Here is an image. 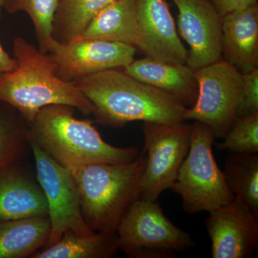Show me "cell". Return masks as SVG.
Segmentation results:
<instances>
[{
    "mask_svg": "<svg viewBox=\"0 0 258 258\" xmlns=\"http://www.w3.org/2000/svg\"><path fill=\"white\" fill-rule=\"evenodd\" d=\"M92 105L96 120L120 128L133 121H184L186 107L165 91L142 82L122 69L90 75L74 82Z\"/></svg>",
    "mask_w": 258,
    "mask_h": 258,
    "instance_id": "1",
    "label": "cell"
},
{
    "mask_svg": "<svg viewBox=\"0 0 258 258\" xmlns=\"http://www.w3.org/2000/svg\"><path fill=\"white\" fill-rule=\"evenodd\" d=\"M17 68L0 74V103L13 107L28 124L44 107L66 105L85 115L92 114V105L74 83L60 79L47 54L17 37L13 42Z\"/></svg>",
    "mask_w": 258,
    "mask_h": 258,
    "instance_id": "2",
    "label": "cell"
},
{
    "mask_svg": "<svg viewBox=\"0 0 258 258\" xmlns=\"http://www.w3.org/2000/svg\"><path fill=\"white\" fill-rule=\"evenodd\" d=\"M74 109L66 105L44 107L28 124V138L71 173L89 164H123L139 157L137 148L107 143L92 122L74 116Z\"/></svg>",
    "mask_w": 258,
    "mask_h": 258,
    "instance_id": "3",
    "label": "cell"
},
{
    "mask_svg": "<svg viewBox=\"0 0 258 258\" xmlns=\"http://www.w3.org/2000/svg\"><path fill=\"white\" fill-rule=\"evenodd\" d=\"M146 162L143 149L131 162L89 164L72 173L83 218L91 230L116 233L122 219L141 199Z\"/></svg>",
    "mask_w": 258,
    "mask_h": 258,
    "instance_id": "4",
    "label": "cell"
},
{
    "mask_svg": "<svg viewBox=\"0 0 258 258\" xmlns=\"http://www.w3.org/2000/svg\"><path fill=\"white\" fill-rule=\"evenodd\" d=\"M215 137L201 122L191 125L189 152L170 189L179 195L184 212H211L235 200L214 156Z\"/></svg>",
    "mask_w": 258,
    "mask_h": 258,
    "instance_id": "5",
    "label": "cell"
},
{
    "mask_svg": "<svg viewBox=\"0 0 258 258\" xmlns=\"http://www.w3.org/2000/svg\"><path fill=\"white\" fill-rule=\"evenodd\" d=\"M119 248L133 258H171L195 245L191 236L166 217L157 201L139 199L116 231Z\"/></svg>",
    "mask_w": 258,
    "mask_h": 258,
    "instance_id": "6",
    "label": "cell"
},
{
    "mask_svg": "<svg viewBox=\"0 0 258 258\" xmlns=\"http://www.w3.org/2000/svg\"><path fill=\"white\" fill-rule=\"evenodd\" d=\"M147 162L140 181L141 199L157 201L171 188L189 152L191 125L144 122Z\"/></svg>",
    "mask_w": 258,
    "mask_h": 258,
    "instance_id": "7",
    "label": "cell"
},
{
    "mask_svg": "<svg viewBox=\"0 0 258 258\" xmlns=\"http://www.w3.org/2000/svg\"><path fill=\"white\" fill-rule=\"evenodd\" d=\"M198 96L186 108L184 120L201 122L211 129L215 138L222 139L236 118L242 96V74L220 59L196 71Z\"/></svg>",
    "mask_w": 258,
    "mask_h": 258,
    "instance_id": "8",
    "label": "cell"
},
{
    "mask_svg": "<svg viewBox=\"0 0 258 258\" xmlns=\"http://www.w3.org/2000/svg\"><path fill=\"white\" fill-rule=\"evenodd\" d=\"M36 166L37 180L46 198L51 224L46 247L55 243L64 232L88 235V227L81 212L79 191L74 174L57 164L32 139L28 138Z\"/></svg>",
    "mask_w": 258,
    "mask_h": 258,
    "instance_id": "9",
    "label": "cell"
},
{
    "mask_svg": "<svg viewBox=\"0 0 258 258\" xmlns=\"http://www.w3.org/2000/svg\"><path fill=\"white\" fill-rule=\"evenodd\" d=\"M137 50L120 42L100 39L54 42L47 55L55 74L67 82L111 69H123L134 60Z\"/></svg>",
    "mask_w": 258,
    "mask_h": 258,
    "instance_id": "10",
    "label": "cell"
},
{
    "mask_svg": "<svg viewBox=\"0 0 258 258\" xmlns=\"http://www.w3.org/2000/svg\"><path fill=\"white\" fill-rule=\"evenodd\" d=\"M178 28L189 46L186 64L194 71L222 58V17L210 0H173Z\"/></svg>",
    "mask_w": 258,
    "mask_h": 258,
    "instance_id": "11",
    "label": "cell"
},
{
    "mask_svg": "<svg viewBox=\"0 0 258 258\" xmlns=\"http://www.w3.org/2000/svg\"><path fill=\"white\" fill-rule=\"evenodd\" d=\"M205 220L213 258H249L258 246V215L238 199L209 212Z\"/></svg>",
    "mask_w": 258,
    "mask_h": 258,
    "instance_id": "12",
    "label": "cell"
},
{
    "mask_svg": "<svg viewBox=\"0 0 258 258\" xmlns=\"http://www.w3.org/2000/svg\"><path fill=\"white\" fill-rule=\"evenodd\" d=\"M145 57L186 64L188 50L180 40L166 0H135Z\"/></svg>",
    "mask_w": 258,
    "mask_h": 258,
    "instance_id": "13",
    "label": "cell"
},
{
    "mask_svg": "<svg viewBox=\"0 0 258 258\" xmlns=\"http://www.w3.org/2000/svg\"><path fill=\"white\" fill-rule=\"evenodd\" d=\"M222 57L242 74L258 69V3L222 17Z\"/></svg>",
    "mask_w": 258,
    "mask_h": 258,
    "instance_id": "14",
    "label": "cell"
},
{
    "mask_svg": "<svg viewBox=\"0 0 258 258\" xmlns=\"http://www.w3.org/2000/svg\"><path fill=\"white\" fill-rule=\"evenodd\" d=\"M128 76L165 91L191 108L198 96L196 71L186 64L162 62L145 57L122 69Z\"/></svg>",
    "mask_w": 258,
    "mask_h": 258,
    "instance_id": "15",
    "label": "cell"
},
{
    "mask_svg": "<svg viewBox=\"0 0 258 258\" xmlns=\"http://www.w3.org/2000/svg\"><path fill=\"white\" fill-rule=\"evenodd\" d=\"M48 217V206L40 185L17 167L0 171V221Z\"/></svg>",
    "mask_w": 258,
    "mask_h": 258,
    "instance_id": "16",
    "label": "cell"
},
{
    "mask_svg": "<svg viewBox=\"0 0 258 258\" xmlns=\"http://www.w3.org/2000/svg\"><path fill=\"white\" fill-rule=\"evenodd\" d=\"M100 39L131 45L144 54L145 45L135 0H115L96 15L75 40Z\"/></svg>",
    "mask_w": 258,
    "mask_h": 258,
    "instance_id": "17",
    "label": "cell"
},
{
    "mask_svg": "<svg viewBox=\"0 0 258 258\" xmlns=\"http://www.w3.org/2000/svg\"><path fill=\"white\" fill-rule=\"evenodd\" d=\"M51 232L48 217L0 221V258H24L46 246Z\"/></svg>",
    "mask_w": 258,
    "mask_h": 258,
    "instance_id": "18",
    "label": "cell"
},
{
    "mask_svg": "<svg viewBox=\"0 0 258 258\" xmlns=\"http://www.w3.org/2000/svg\"><path fill=\"white\" fill-rule=\"evenodd\" d=\"M119 249L116 233L93 232L79 235L64 232L55 243L35 252L32 258H109Z\"/></svg>",
    "mask_w": 258,
    "mask_h": 258,
    "instance_id": "19",
    "label": "cell"
},
{
    "mask_svg": "<svg viewBox=\"0 0 258 258\" xmlns=\"http://www.w3.org/2000/svg\"><path fill=\"white\" fill-rule=\"evenodd\" d=\"M115 0H57L52 36L67 42L79 37L91 20Z\"/></svg>",
    "mask_w": 258,
    "mask_h": 258,
    "instance_id": "20",
    "label": "cell"
},
{
    "mask_svg": "<svg viewBox=\"0 0 258 258\" xmlns=\"http://www.w3.org/2000/svg\"><path fill=\"white\" fill-rule=\"evenodd\" d=\"M224 176L235 198L258 215V156L230 153L226 157Z\"/></svg>",
    "mask_w": 258,
    "mask_h": 258,
    "instance_id": "21",
    "label": "cell"
},
{
    "mask_svg": "<svg viewBox=\"0 0 258 258\" xmlns=\"http://www.w3.org/2000/svg\"><path fill=\"white\" fill-rule=\"evenodd\" d=\"M15 108H0V171L17 165L28 144V126Z\"/></svg>",
    "mask_w": 258,
    "mask_h": 258,
    "instance_id": "22",
    "label": "cell"
},
{
    "mask_svg": "<svg viewBox=\"0 0 258 258\" xmlns=\"http://www.w3.org/2000/svg\"><path fill=\"white\" fill-rule=\"evenodd\" d=\"M57 0H4V8L10 13L25 12L33 23L39 50L47 54L55 41L52 36Z\"/></svg>",
    "mask_w": 258,
    "mask_h": 258,
    "instance_id": "23",
    "label": "cell"
},
{
    "mask_svg": "<svg viewBox=\"0 0 258 258\" xmlns=\"http://www.w3.org/2000/svg\"><path fill=\"white\" fill-rule=\"evenodd\" d=\"M223 142L215 144L220 151L240 154H257L258 113L236 116Z\"/></svg>",
    "mask_w": 258,
    "mask_h": 258,
    "instance_id": "24",
    "label": "cell"
},
{
    "mask_svg": "<svg viewBox=\"0 0 258 258\" xmlns=\"http://www.w3.org/2000/svg\"><path fill=\"white\" fill-rule=\"evenodd\" d=\"M242 89L236 116L258 113V69L242 74Z\"/></svg>",
    "mask_w": 258,
    "mask_h": 258,
    "instance_id": "25",
    "label": "cell"
},
{
    "mask_svg": "<svg viewBox=\"0 0 258 258\" xmlns=\"http://www.w3.org/2000/svg\"><path fill=\"white\" fill-rule=\"evenodd\" d=\"M222 17L253 4L257 0H210Z\"/></svg>",
    "mask_w": 258,
    "mask_h": 258,
    "instance_id": "26",
    "label": "cell"
},
{
    "mask_svg": "<svg viewBox=\"0 0 258 258\" xmlns=\"http://www.w3.org/2000/svg\"><path fill=\"white\" fill-rule=\"evenodd\" d=\"M3 7H0V23H1ZM17 68V61L10 57L9 54L5 50L0 40V74L11 72Z\"/></svg>",
    "mask_w": 258,
    "mask_h": 258,
    "instance_id": "27",
    "label": "cell"
},
{
    "mask_svg": "<svg viewBox=\"0 0 258 258\" xmlns=\"http://www.w3.org/2000/svg\"><path fill=\"white\" fill-rule=\"evenodd\" d=\"M3 4H4V0H0V7H3Z\"/></svg>",
    "mask_w": 258,
    "mask_h": 258,
    "instance_id": "28",
    "label": "cell"
}]
</instances>
